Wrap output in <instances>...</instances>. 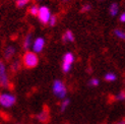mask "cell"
<instances>
[{
  "instance_id": "obj_1",
  "label": "cell",
  "mask_w": 125,
  "mask_h": 124,
  "mask_svg": "<svg viewBox=\"0 0 125 124\" xmlns=\"http://www.w3.org/2000/svg\"><path fill=\"white\" fill-rule=\"evenodd\" d=\"M22 64L26 68L32 69L39 64V57L32 51H27L22 56Z\"/></svg>"
},
{
  "instance_id": "obj_2",
  "label": "cell",
  "mask_w": 125,
  "mask_h": 124,
  "mask_svg": "<svg viewBox=\"0 0 125 124\" xmlns=\"http://www.w3.org/2000/svg\"><path fill=\"white\" fill-rule=\"evenodd\" d=\"M53 94L59 98V99H64L66 97V94H67V91H66V86L65 84L61 82L59 79H56L54 83H53Z\"/></svg>"
},
{
  "instance_id": "obj_3",
  "label": "cell",
  "mask_w": 125,
  "mask_h": 124,
  "mask_svg": "<svg viewBox=\"0 0 125 124\" xmlns=\"http://www.w3.org/2000/svg\"><path fill=\"white\" fill-rule=\"evenodd\" d=\"M16 102V98L10 94H0V105L5 108L12 107Z\"/></svg>"
},
{
  "instance_id": "obj_4",
  "label": "cell",
  "mask_w": 125,
  "mask_h": 124,
  "mask_svg": "<svg viewBox=\"0 0 125 124\" xmlns=\"http://www.w3.org/2000/svg\"><path fill=\"white\" fill-rule=\"evenodd\" d=\"M38 17H39V21L43 24L49 23V20H50V17H51V12H50V9L47 7V6H41V7H39Z\"/></svg>"
},
{
  "instance_id": "obj_5",
  "label": "cell",
  "mask_w": 125,
  "mask_h": 124,
  "mask_svg": "<svg viewBox=\"0 0 125 124\" xmlns=\"http://www.w3.org/2000/svg\"><path fill=\"white\" fill-rule=\"evenodd\" d=\"M0 86H2V88H8L9 86V80L7 73H6L5 64L1 60H0Z\"/></svg>"
},
{
  "instance_id": "obj_6",
  "label": "cell",
  "mask_w": 125,
  "mask_h": 124,
  "mask_svg": "<svg viewBox=\"0 0 125 124\" xmlns=\"http://www.w3.org/2000/svg\"><path fill=\"white\" fill-rule=\"evenodd\" d=\"M44 46H45V40L44 38H37L33 44V50H34V53H40L43 51L44 49Z\"/></svg>"
},
{
  "instance_id": "obj_7",
  "label": "cell",
  "mask_w": 125,
  "mask_h": 124,
  "mask_svg": "<svg viewBox=\"0 0 125 124\" xmlns=\"http://www.w3.org/2000/svg\"><path fill=\"white\" fill-rule=\"evenodd\" d=\"M37 119H38L40 122H43V123H46V122L49 121V119H50V111H49L47 106L44 107V109L42 110V112H40L38 115H37Z\"/></svg>"
},
{
  "instance_id": "obj_8",
  "label": "cell",
  "mask_w": 125,
  "mask_h": 124,
  "mask_svg": "<svg viewBox=\"0 0 125 124\" xmlns=\"http://www.w3.org/2000/svg\"><path fill=\"white\" fill-rule=\"evenodd\" d=\"M15 55V48L12 47V46H8L7 48L5 49L4 51V57L6 60H9L11 59Z\"/></svg>"
},
{
  "instance_id": "obj_9",
  "label": "cell",
  "mask_w": 125,
  "mask_h": 124,
  "mask_svg": "<svg viewBox=\"0 0 125 124\" xmlns=\"http://www.w3.org/2000/svg\"><path fill=\"white\" fill-rule=\"evenodd\" d=\"M74 56H73V54L70 53V52H68L66 54H64V56H63V63L62 64H66V65H72V63L74 62Z\"/></svg>"
},
{
  "instance_id": "obj_10",
  "label": "cell",
  "mask_w": 125,
  "mask_h": 124,
  "mask_svg": "<svg viewBox=\"0 0 125 124\" xmlns=\"http://www.w3.org/2000/svg\"><path fill=\"white\" fill-rule=\"evenodd\" d=\"M33 38H32V34L31 33H29L26 37H24V39H23V49L24 50H28V49L31 47V45H32V42H33V40H32Z\"/></svg>"
},
{
  "instance_id": "obj_11",
  "label": "cell",
  "mask_w": 125,
  "mask_h": 124,
  "mask_svg": "<svg viewBox=\"0 0 125 124\" xmlns=\"http://www.w3.org/2000/svg\"><path fill=\"white\" fill-rule=\"evenodd\" d=\"M62 41H63L64 43H66V42H73L74 41V36H73L71 31H66L65 34L63 35V37H62Z\"/></svg>"
},
{
  "instance_id": "obj_12",
  "label": "cell",
  "mask_w": 125,
  "mask_h": 124,
  "mask_svg": "<svg viewBox=\"0 0 125 124\" xmlns=\"http://www.w3.org/2000/svg\"><path fill=\"white\" fill-rule=\"evenodd\" d=\"M118 10H119V5H118L117 3H112L110 5V8H109V12H110V14L112 16H115L117 15L118 13Z\"/></svg>"
},
{
  "instance_id": "obj_13",
  "label": "cell",
  "mask_w": 125,
  "mask_h": 124,
  "mask_svg": "<svg viewBox=\"0 0 125 124\" xmlns=\"http://www.w3.org/2000/svg\"><path fill=\"white\" fill-rule=\"evenodd\" d=\"M21 68V62L20 60H14L11 64V71L12 72H17Z\"/></svg>"
},
{
  "instance_id": "obj_14",
  "label": "cell",
  "mask_w": 125,
  "mask_h": 124,
  "mask_svg": "<svg viewBox=\"0 0 125 124\" xmlns=\"http://www.w3.org/2000/svg\"><path fill=\"white\" fill-rule=\"evenodd\" d=\"M114 35L117 37V38H119L120 40H124L125 39V33L123 32L122 30H120V29H116V30H114Z\"/></svg>"
},
{
  "instance_id": "obj_15",
  "label": "cell",
  "mask_w": 125,
  "mask_h": 124,
  "mask_svg": "<svg viewBox=\"0 0 125 124\" xmlns=\"http://www.w3.org/2000/svg\"><path fill=\"white\" fill-rule=\"evenodd\" d=\"M105 80H107V82H114V80H116V75H115V74L114 73H107V74H106V75H105Z\"/></svg>"
},
{
  "instance_id": "obj_16",
  "label": "cell",
  "mask_w": 125,
  "mask_h": 124,
  "mask_svg": "<svg viewBox=\"0 0 125 124\" xmlns=\"http://www.w3.org/2000/svg\"><path fill=\"white\" fill-rule=\"evenodd\" d=\"M38 11H39V7L37 5H32L29 9V12L32 15H38Z\"/></svg>"
},
{
  "instance_id": "obj_17",
  "label": "cell",
  "mask_w": 125,
  "mask_h": 124,
  "mask_svg": "<svg viewBox=\"0 0 125 124\" xmlns=\"http://www.w3.org/2000/svg\"><path fill=\"white\" fill-rule=\"evenodd\" d=\"M69 103H70L69 99H65V100L62 102V104H61V108H60V111H61V112H64V111L66 110V108L68 107V105H69Z\"/></svg>"
},
{
  "instance_id": "obj_18",
  "label": "cell",
  "mask_w": 125,
  "mask_h": 124,
  "mask_svg": "<svg viewBox=\"0 0 125 124\" xmlns=\"http://www.w3.org/2000/svg\"><path fill=\"white\" fill-rule=\"evenodd\" d=\"M31 0H16V6L18 8H21L23 6H26Z\"/></svg>"
},
{
  "instance_id": "obj_19",
  "label": "cell",
  "mask_w": 125,
  "mask_h": 124,
  "mask_svg": "<svg viewBox=\"0 0 125 124\" xmlns=\"http://www.w3.org/2000/svg\"><path fill=\"white\" fill-rule=\"evenodd\" d=\"M49 22H50V26L54 27L56 22H57V17H56V15H51V17H50V20H49Z\"/></svg>"
},
{
  "instance_id": "obj_20",
  "label": "cell",
  "mask_w": 125,
  "mask_h": 124,
  "mask_svg": "<svg viewBox=\"0 0 125 124\" xmlns=\"http://www.w3.org/2000/svg\"><path fill=\"white\" fill-rule=\"evenodd\" d=\"M91 9H92V5L91 4H84L82 7V9H80V11L82 12H86V11H90Z\"/></svg>"
},
{
  "instance_id": "obj_21",
  "label": "cell",
  "mask_w": 125,
  "mask_h": 124,
  "mask_svg": "<svg viewBox=\"0 0 125 124\" xmlns=\"http://www.w3.org/2000/svg\"><path fill=\"white\" fill-rule=\"evenodd\" d=\"M99 83H100V82L98 78H92L90 80V85H92V86H97V85H99Z\"/></svg>"
},
{
  "instance_id": "obj_22",
  "label": "cell",
  "mask_w": 125,
  "mask_h": 124,
  "mask_svg": "<svg viewBox=\"0 0 125 124\" xmlns=\"http://www.w3.org/2000/svg\"><path fill=\"white\" fill-rule=\"evenodd\" d=\"M124 98H125V93H124V91H121L119 94H118V96L116 97V99H117V100H119V101H123Z\"/></svg>"
},
{
  "instance_id": "obj_23",
  "label": "cell",
  "mask_w": 125,
  "mask_h": 124,
  "mask_svg": "<svg viewBox=\"0 0 125 124\" xmlns=\"http://www.w3.org/2000/svg\"><path fill=\"white\" fill-rule=\"evenodd\" d=\"M120 21L121 22H124L125 21V13H124V12H122L121 15H120Z\"/></svg>"
},
{
  "instance_id": "obj_24",
  "label": "cell",
  "mask_w": 125,
  "mask_h": 124,
  "mask_svg": "<svg viewBox=\"0 0 125 124\" xmlns=\"http://www.w3.org/2000/svg\"><path fill=\"white\" fill-rule=\"evenodd\" d=\"M116 124H125V123H124V119H123V120H120L119 122L116 123Z\"/></svg>"
},
{
  "instance_id": "obj_25",
  "label": "cell",
  "mask_w": 125,
  "mask_h": 124,
  "mask_svg": "<svg viewBox=\"0 0 125 124\" xmlns=\"http://www.w3.org/2000/svg\"><path fill=\"white\" fill-rule=\"evenodd\" d=\"M63 1H68V0H63Z\"/></svg>"
},
{
  "instance_id": "obj_26",
  "label": "cell",
  "mask_w": 125,
  "mask_h": 124,
  "mask_svg": "<svg viewBox=\"0 0 125 124\" xmlns=\"http://www.w3.org/2000/svg\"><path fill=\"white\" fill-rule=\"evenodd\" d=\"M101 1H103V0H101Z\"/></svg>"
}]
</instances>
